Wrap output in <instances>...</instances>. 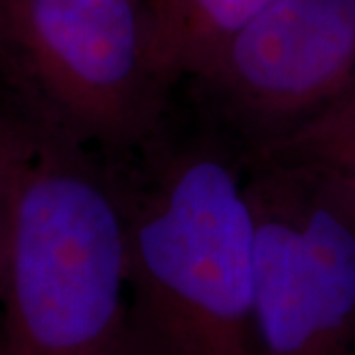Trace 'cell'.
Returning <instances> with one entry per match:
<instances>
[{
  "mask_svg": "<svg viewBox=\"0 0 355 355\" xmlns=\"http://www.w3.org/2000/svg\"><path fill=\"white\" fill-rule=\"evenodd\" d=\"M105 160L125 217L135 354L263 355L241 150L205 116L186 132L168 113L137 148Z\"/></svg>",
  "mask_w": 355,
  "mask_h": 355,
  "instance_id": "1",
  "label": "cell"
},
{
  "mask_svg": "<svg viewBox=\"0 0 355 355\" xmlns=\"http://www.w3.org/2000/svg\"><path fill=\"white\" fill-rule=\"evenodd\" d=\"M125 217L99 153L44 127L22 172L0 275L10 355H137Z\"/></svg>",
  "mask_w": 355,
  "mask_h": 355,
  "instance_id": "2",
  "label": "cell"
},
{
  "mask_svg": "<svg viewBox=\"0 0 355 355\" xmlns=\"http://www.w3.org/2000/svg\"><path fill=\"white\" fill-rule=\"evenodd\" d=\"M0 77L40 125L105 158L164 123L146 0H6Z\"/></svg>",
  "mask_w": 355,
  "mask_h": 355,
  "instance_id": "3",
  "label": "cell"
},
{
  "mask_svg": "<svg viewBox=\"0 0 355 355\" xmlns=\"http://www.w3.org/2000/svg\"><path fill=\"white\" fill-rule=\"evenodd\" d=\"M254 322L263 355H349L355 200L300 164L249 158Z\"/></svg>",
  "mask_w": 355,
  "mask_h": 355,
  "instance_id": "4",
  "label": "cell"
},
{
  "mask_svg": "<svg viewBox=\"0 0 355 355\" xmlns=\"http://www.w3.org/2000/svg\"><path fill=\"white\" fill-rule=\"evenodd\" d=\"M186 81L245 158L268 153L355 93V0H279Z\"/></svg>",
  "mask_w": 355,
  "mask_h": 355,
  "instance_id": "5",
  "label": "cell"
},
{
  "mask_svg": "<svg viewBox=\"0 0 355 355\" xmlns=\"http://www.w3.org/2000/svg\"><path fill=\"white\" fill-rule=\"evenodd\" d=\"M279 0H146L154 69L170 89Z\"/></svg>",
  "mask_w": 355,
  "mask_h": 355,
  "instance_id": "6",
  "label": "cell"
},
{
  "mask_svg": "<svg viewBox=\"0 0 355 355\" xmlns=\"http://www.w3.org/2000/svg\"><path fill=\"white\" fill-rule=\"evenodd\" d=\"M254 158L306 166L355 200V93Z\"/></svg>",
  "mask_w": 355,
  "mask_h": 355,
  "instance_id": "7",
  "label": "cell"
},
{
  "mask_svg": "<svg viewBox=\"0 0 355 355\" xmlns=\"http://www.w3.org/2000/svg\"><path fill=\"white\" fill-rule=\"evenodd\" d=\"M44 127L16 99L12 109H0V275L8 245L10 216L24 168L36 153Z\"/></svg>",
  "mask_w": 355,
  "mask_h": 355,
  "instance_id": "8",
  "label": "cell"
},
{
  "mask_svg": "<svg viewBox=\"0 0 355 355\" xmlns=\"http://www.w3.org/2000/svg\"><path fill=\"white\" fill-rule=\"evenodd\" d=\"M0 355H10L6 340H4V334H2V326H0Z\"/></svg>",
  "mask_w": 355,
  "mask_h": 355,
  "instance_id": "9",
  "label": "cell"
},
{
  "mask_svg": "<svg viewBox=\"0 0 355 355\" xmlns=\"http://www.w3.org/2000/svg\"><path fill=\"white\" fill-rule=\"evenodd\" d=\"M4 2L6 0H0V22H2V14H4Z\"/></svg>",
  "mask_w": 355,
  "mask_h": 355,
  "instance_id": "10",
  "label": "cell"
}]
</instances>
